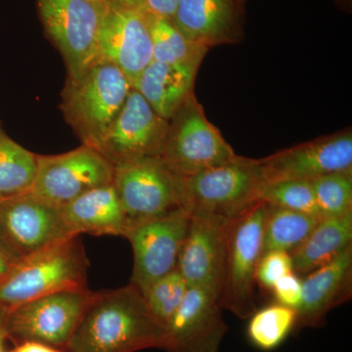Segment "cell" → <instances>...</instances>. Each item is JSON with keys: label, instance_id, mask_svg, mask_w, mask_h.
I'll return each mask as SVG.
<instances>
[{"label": "cell", "instance_id": "cell-1", "mask_svg": "<svg viewBox=\"0 0 352 352\" xmlns=\"http://www.w3.org/2000/svg\"><path fill=\"white\" fill-rule=\"evenodd\" d=\"M166 329L148 307L142 292L126 287L92 294L67 352H136L164 349Z\"/></svg>", "mask_w": 352, "mask_h": 352}, {"label": "cell", "instance_id": "cell-2", "mask_svg": "<svg viewBox=\"0 0 352 352\" xmlns=\"http://www.w3.org/2000/svg\"><path fill=\"white\" fill-rule=\"evenodd\" d=\"M88 261L80 235L21 258L0 280V308L12 309L41 296L87 288Z\"/></svg>", "mask_w": 352, "mask_h": 352}, {"label": "cell", "instance_id": "cell-3", "mask_svg": "<svg viewBox=\"0 0 352 352\" xmlns=\"http://www.w3.org/2000/svg\"><path fill=\"white\" fill-rule=\"evenodd\" d=\"M131 88L124 74L104 60L76 78H66L60 108L82 145L96 150Z\"/></svg>", "mask_w": 352, "mask_h": 352}, {"label": "cell", "instance_id": "cell-4", "mask_svg": "<svg viewBox=\"0 0 352 352\" xmlns=\"http://www.w3.org/2000/svg\"><path fill=\"white\" fill-rule=\"evenodd\" d=\"M41 24L76 78L98 61L99 36L110 9L107 0H36Z\"/></svg>", "mask_w": 352, "mask_h": 352}, {"label": "cell", "instance_id": "cell-5", "mask_svg": "<svg viewBox=\"0 0 352 352\" xmlns=\"http://www.w3.org/2000/svg\"><path fill=\"white\" fill-rule=\"evenodd\" d=\"M268 205L256 201L229 221L226 264L219 305L241 319L256 311L254 283L263 254V227Z\"/></svg>", "mask_w": 352, "mask_h": 352}, {"label": "cell", "instance_id": "cell-6", "mask_svg": "<svg viewBox=\"0 0 352 352\" xmlns=\"http://www.w3.org/2000/svg\"><path fill=\"white\" fill-rule=\"evenodd\" d=\"M236 156L217 127L206 117L195 95L190 94L168 120L160 159L184 177L221 166Z\"/></svg>", "mask_w": 352, "mask_h": 352}, {"label": "cell", "instance_id": "cell-7", "mask_svg": "<svg viewBox=\"0 0 352 352\" xmlns=\"http://www.w3.org/2000/svg\"><path fill=\"white\" fill-rule=\"evenodd\" d=\"M263 184L258 160L237 155L221 166L182 177L184 208L190 214L232 219L259 201Z\"/></svg>", "mask_w": 352, "mask_h": 352}, {"label": "cell", "instance_id": "cell-8", "mask_svg": "<svg viewBox=\"0 0 352 352\" xmlns=\"http://www.w3.org/2000/svg\"><path fill=\"white\" fill-rule=\"evenodd\" d=\"M113 184L129 227L184 208L182 177L159 157H143L116 166Z\"/></svg>", "mask_w": 352, "mask_h": 352}, {"label": "cell", "instance_id": "cell-9", "mask_svg": "<svg viewBox=\"0 0 352 352\" xmlns=\"http://www.w3.org/2000/svg\"><path fill=\"white\" fill-rule=\"evenodd\" d=\"M92 294L88 289L59 292L6 310L7 338L15 344L34 340L66 349Z\"/></svg>", "mask_w": 352, "mask_h": 352}, {"label": "cell", "instance_id": "cell-10", "mask_svg": "<svg viewBox=\"0 0 352 352\" xmlns=\"http://www.w3.org/2000/svg\"><path fill=\"white\" fill-rule=\"evenodd\" d=\"M113 179V166L94 148L82 145L64 154L38 155V170L32 195L54 207Z\"/></svg>", "mask_w": 352, "mask_h": 352}, {"label": "cell", "instance_id": "cell-11", "mask_svg": "<svg viewBox=\"0 0 352 352\" xmlns=\"http://www.w3.org/2000/svg\"><path fill=\"white\" fill-rule=\"evenodd\" d=\"M191 214L179 208L129 227L126 238L133 250L131 283L142 294L157 279L177 268Z\"/></svg>", "mask_w": 352, "mask_h": 352}, {"label": "cell", "instance_id": "cell-12", "mask_svg": "<svg viewBox=\"0 0 352 352\" xmlns=\"http://www.w3.org/2000/svg\"><path fill=\"white\" fill-rule=\"evenodd\" d=\"M73 235L60 208L31 193L0 200V242L18 259Z\"/></svg>", "mask_w": 352, "mask_h": 352}, {"label": "cell", "instance_id": "cell-13", "mask_svg": "<svg viewBox=\"0 0 352 352\" xmlns=\"http://www.w3.org/2000/svg\"><path fill=\"white\" fill-rule=\"evenodd\" d=\"M168 126V120L132 87L96 151L113 168L143 157H159Z\"/></svg>", "mask_w": 352, "mask_h": 352}, {"label": "cell", "instance_id": "cell-14", "mask_svg": "<svg viewBox=\"0 0 352 352\" xmlns=\"http://www.w3.org/2000/svg\"><path fill=\"white\" fill-rule=\"evenodd\" d=\"M263 184L282 180L311 182L320 176L352 173L351 129L322 136L258 160Z\"/></svg>", "mask_w": 352, "mask_h": 352}, {"label": "cell", "instance_id": "cell-15", "mask_svg": "<svg viewBox=\"0 0 352 352\" xmlns=\"http://www.w3.org/2000/svg\"><path fill=\"white\" fill-rule=\"evenodd\" d=\"M190 214L177 270L189 287L204 289L219 302L223 284L227 229L231 219L201 212Z\"/></svg>", "mask_w": 352, "mask_h": 352}, {"label": "cell", "instance_id": "cell-16", "mask_svg": "<svg viewBox=\"0 0 352 352\" xmlns=\"http://www.w3.org/2000/svg\"><path fill=\"white\" fill-rule=\"evenodd\" d=\"M98 60L115 65L133 87L153 61L151 32L142 8L111 4L99 36Z\"/></svg>", "mask_w": 352, "mask_h": 352}, {"label": "cell", "instance_id": "cell-17", "mask_svg": "<svg viewBox=\"0 0 352 352\" xmlns=\"http://www.w3.org/2000/svg\"><path fill=\"white\" fill-rule=\"evenodd\" d=\"M219 300L189 287L184 300L166 326V352H219L228 331Z\"/></svg>", "mask_w": 352, "mask_h": 352}, {"label": "cell", "instance_id": "cell-18", "mask_svg": "<svg viewBox=\"0 0 352 352\" xmlns=\"http://www.w3.org/2000/svg\"><path fill=\"white\" fill-rule=\"evenodd\" d=\"M241 6L237 0H179L171 21L190 41L210 50L242 41Z\"/></svg>", "mask_w": 352, "mask_h": 352}, {"label": "cell", "instance_id": "cell-19", "mask_svg": "<svg viewBox=\"0 0 352 352\" xmlns=\"http://www.w3.org/2000/svg\"><path fill=\"white\" fill-rule=\"evenodd\" d=\"M296 328L318 327L326 315L352 295V245L330 263L305 275Z\"/></svg>", "mask_w": 352, "mask_h": 352}, {"label": "cell", "instance_id": "cell-20", "mask_svg": "<svg viewBox=\"0 0 352 352\" xmlns=\"http://www.w3.org/2000/svg\"><path fill=\"white\" fill-rule=\"evenodd\" d=\"M69 230L76 235L122 236L129 220L113 183L85 192L60 208Z\"/></svg>", "mask_w": 352, "mask_h": 352}, {"label": "cell", "instance_id": "cell-21", "mask_svg": "<svg viewBox=\"0 0 352 352\" xmlns=\"http://www.w3.org/2000/svg\"><path fill=\"white\" fill-rule=\"evenodd\" d=\"M199 68L152 61L139 76L133 88L164 119L173 113L193 94Z\"/></svg>", "mask_w": 352, "mask_h": 352}, {"label": "cell", "instance_id": "cell-22", "mask_svg": "<svg viewBox=\"0 0 352 352\" xmlns=\"http://www.w3.org/2000/svg\"><path fill=\"white\" fill-rule=\"evenodd\" d=\"M352 245V212L319 220L300 247L291 252L294 272L305 276Z\"/></svg>", "mask_w": 352, "mask_h": 352}, {"label": "cell", "instance_id": "cell-23", "mask_svg": "<svg viewBox=\"0 0 352 352\" xmlns=\"http://www.w3.org/2000/svg\"><path fill=\"white\" fill-rule=\"evenodd\" d=\"M38 155L14 141L0 126V200L31 193Z\"/></svg>", "mask_w": 352, "mask_h": 352}, {"label": "cell", "instance_id": "cell-24", "mask_svg": "<svg viewBox=\"0 0 352 352\" xmlns=\"http://www.w3.org/2000/svg\"><path fill=\"white\" fill-rule=\"evenodd\" d=\"M153 43V61L200 68L208 48L190 41L173 21L147 13Z\"/></svg>", "mask_w": 352, "mask_h": 352}, {"label": "cell", "instance_id": "cell-25", "mask_svg": "<svg viewBox=\"0 0 352 352\" xmlns=\"http://www.w3.org/2000/svg\"><path fill=\"white\" fill-rule=\"evenodd\" d=\"M320 219L314 215L268 205L261 256L271 251L291 254L302 244Z\"/></svg>", "mask_w": 352, "mask_h": 352}, {"label": "cell", "instance_id": "cell-26", "mask_svg": "<svg viewBox=\"0 0 352 352\" xmlns=\"http://www.w3.org/2000/svg\"><path fill=\"white\" fill-rule=\"evenodd\" d=\"M296 311L276 303L254 311L250 317L248 337L261 351L277 349L296 328Z\"/></svg>", "mask_w": 352, "mask_h": 352}, {"label": "cell", "instance_id": "cell-27", "mask_svg": "<svg viewBox=\"0 0 352 352\" xmlns=\"http://www.w3.org/2000/svg\"><path fill=\"white\" fill-rule=\"evenodd\" d=\"M258 200L272 207L286 208L321 219L310 182L282 180L265 183L259 189Z\"/></svg>", "mask_w": 352, "mask_h": 352}, {"label": "cell", "instance_id": "cell-28", "mask_svg": "<svg viewBox=\"0 0 352 352\" xmlns=\"http://www.w3.org/2000/svg\"><path fill=\"white\" fill-rule=\"evenodd\" d=\"M310 182L321 219L352 212V173H330Z\"/></svg>", "mask_w": 352, "mask_h": 352}, {"label": "cell", "instance_id": "cell-29", "mask_svg": "<svg viewBox=\"0 0 352 352\" xmlns=\"http://www.w3.org/2000/svg\"><path fill=\"white\" fill-rule=\"evenodd\" d=\"M188 288L182 273L176 268L155 281L143 294L153 315L166 329L182 305Z\"/></svg>", "mask_w": 352, "mask_h": 352}, {"label": "cell", "instance_id": "cell-30", "mask_svg": "<svg viewBox=\"0 0 352 352\" xmlns=\"http://www.w3.org/2000/svg\"><path fill=\"white\" fill-rule=\"evenodd\" d=\"M292 272H294V268L291 254L271 251L261 256L256 270V281L261 286L272 289L282 277Z\"/></svg>", "mask_w": 352, "mask_h": 352}, {"label": "cell", "instance_id": "cell-31", "mask_svg": "<svg viewBox=\"0 0 352 352\" xmlns=\"http://www.w3.org/2000/svg\"><path fill=\"white\" fill-rule=\"evenodd\" d=\"M273 293L278 303L293 309H298L302 302V282L295 272L282 277L273 286Z\"/></svg>", "mask_w": 352, "mask_h": 352}, {"label": "cell", "instance_id": "cell-32", "mask_svg": "<svg viewBox=\"0 0 352 352\" xmlns=\"http://www.w3.org/2000/svg\"><path fill=\"white\" fill-rule=\"evenodd\" d=\"M179 0H138V6L146 13L173 20Z\"/></svg>", "mask_w": 352, "mask_h": 352}, {"label": "cell", "instance_id": "cell-33", "mask_svg": "<svg viewBox=\"0 0 352 352\" xmlns=\"http://www.w3.org/2000/svg\"><path fill=\"white\" fill-rule=\"evenodd\" d=\"M9 352H67V351L43 344V342H34V340H25L16 344L15 347Z\"/></svg>", "mask_w": 352, "mask_h": 352}, {"label": "cell", "instance_id": "cell-34", "mask_svg": "<svg viewBox=\"0 0 352 352\" xmlns=\"http://www.w3.org/2000/svg\"><path fill=\"white\" fill-rule=\"evenodd\" d=\"M19 261L0 242V280L3 279Z\"/></svg>", "mask_w": 352, "mask_h": 352}, {"label": "cell", "instance_id": "cell-35", "mask_svg": "<svg viewBox=\"0 0 352 352\" xmlns=\"http://www.w3.org/2000/svg\"><path fill=\"white\" fill-rule=\"evenodd\" d=\"M6 310L0 308V352H8L6 349V342L7 338L6 329Z\"/></svg>", "mask_w": 352, "mask_h": 352}, {"label": "cell", "instance_id": "cell-36", "mask_svg": "<svg viewBox=\"0 0 352 352\" xmlns=\"http://www.w3.org/2000/svg\"><path fill=\"white\" fill-rule=\"evenodd\" d=\"M113 6H138V0H107Z\"/></svg>", "mask_w": 352, "mask_h": 352}, {"label": "cell", "instance_id": "cell-37", "mask_svg": "<svg viewBox=\"0 0 352 352\" xmlns=\"http://www.w3.org/2000/svg\"><path fill=\"white\" fill-rule=\"evenodd\" d=\"M340 3L349 4V0H340Z\"/></svg>", "mask_w": 352, "mask_h": 352}, {"label": "cell", "instance_id": "cell-38", "mask_svg": "<svg viewBox=\"0 0 352 352\" xmlns=\"http://www.w3.org/2000/svg\"><path fill=\"white\" fill-rule=\"evenodd\" d=\"M237 1L239 2L240 6H243L245 0H237Z\"/></svg>", "mask_w": 352, "mask_h": 352}]
</instances>
